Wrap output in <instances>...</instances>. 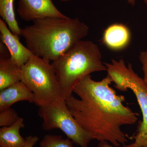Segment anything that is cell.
<instances>
[{
  "label": "cell",
  "mask_w": 147,
  "mask_h": 147,
  "mask_svg": "<svg viewBox=\"0 0 147 147\" xmlns=\"http://www.w3.org/2000/svg\"><path fill=\"white\" fill-rule=\"evenodd\" d=\"M73 142L70 139H64L59 135L47 134L40 143V147H73Z\"/></svg>",
  "instance_id": "14"
},
{
  "label": "cell",
  "mask_w": 147,
  "mask_h": 147,
  "mask_svg": "<svg viewBox=\"0 0 147 147\" xmlns=\"http://www.w3.org/2000/svg\"><path fill=\"white\" fill-rule=\"evenodd\" d=\"M130 37V31L127 27L121 24H114L105 30L102 42L111 50H120L128 45Z\"/></svg>",
  "instance_id": "11"
},
{
  "label": "cell",
  "mask_w": 147,
  "mask_h": 147,
  "mask_svg": "<svg viewBox=\"0 0 147 147\" xmlns=\"http://www.w3.org/2000/svg\"><path fill=\"white\" fill-rule=\"evenodd\" d=\"M6 46L0 43V91L21 81V67L11 60L7 55Z\"/></svg>",
  "instance_id": "9"
},
{
  "label": "cell",
  "mask_w": 147,
  "mask_h": 147,
  "mask_svg": "<svg viewBox=\"0 0 147 147\" xmlns=\"http://www.w3.org/2000/svg\"><path fill=\"white\" fill-rule=\"evenodd\" d=\"M24 119L20 117L12 125L0 128V147H22L26 142L20 133L21 128H24Z\"/></svg>",
  "instance_id": "12"
},
{
  "label": "cell",
  "mask_w": 147,
  "mask_h": 147,
  "mask_svg": "<svg viewBox=\"0 0 147 147\" xmlns=\"http://www.w3.org/2000/svg\"><path fill=\"white\" fill-rule=\"evenodd\" d=\"M14 0H0V16L14 35L19 37L21 29L16 21L13 8Z\"/></svg>",
  "instance_id": "13"
},
{
  "label": "cell",
  "mask_w": 147,
  "mask_h": 147,
  "mask_svg": "<svg viewBox=\"0 0 147 147\" xmlns=\"http://www.w3.org/2000/svg\"><path fill=\"white\" fill-rule=\"evenodd\" d=\"M18 15L26 21L48 17L68 18L58 10L52 0H18Z\"/></svg>",
  "instance_id": "7"
},
{
  "label": "cell",
  "mask_w": 147,
  "mask_h": 147,
  "mask_svg": "<svg viewBox=\"0 0 147 147\" xmlns=\"http://www.w3.org/2000/svg\"><path fill=\"white\" fill-rule=\"evenodd\" d=\"M89 28L78 18L48 17L33 21L21 29V36L33 55L53 62L88 33Z\"/></svg>",
  "instance_id": "2"
},
{
  "label": "cell",
  "mask_w": 147,
  "mask_h": 147,
  "mask_svg": "<svg viewBox=\"0 0 147 147\" xmlns=\"http://www.w3.org/2000/svg\"><path fill=\"white\" fill-rule=\"evenodd\" d=\"M99 47L90 40H80L57 59L51 62L59 84L61 97L72 95L74 88L91 74L107 71Z\"/></svg>",
  "instance_id": "3"
},
{
  "label": "cell",
  "mask_w": 147,
  "mask_h": 147,
  "mask_svg": "<svg viewBox=\"0 0 147 147\" xmlns=\"http://www.w3.org/2000/svg\"><path fill=\"white\" fill-rule=\"evenodd\" d=\"M21 69V81L33 94L37 106L48 105L61 98L59 84L50 61L33 55Z\"/></svg>",
  "instance_id": "4"
},
{
  "label": "cell",
  "mask_w": 147,
  "mask_h": 147,
  "mask_svg": "<svg viewBox=\"0 0 147 147\" xmlns=\"http://www.w3.org/2000/svg\"><path fill=\"white\" fill-rule=\"evenodd\" d=\"M143 1H144V3L145 4H146L147 9V0H143Z\"/></svg>",
  "instance_id": "20"
},
{
  "label": "cell",
  "mask_w": 147,
  "mask_h": 147,
  "mask_svg": "<svg viewBox=\"0 0 147 147\" xmlns=\"http://www.w3.org/2000/svg\"><path fill=\"white\" fill-rule=\"evenodd\" d=\"M97 147H116L115 146H113L112 145L109 144L108 142H106V141H102V142H99L98 146ZM121 147H135L134 143H131L130 144L127 145V146H124Z\"/></svg>",
  "instance_id": "18"
},
{
  "label": "cell",
  "mask_w": 147,
  "mask_h": 147,
  "mask_svg": "<svg viewBox=\"0 0 147 147\" xmlns=\"http://www.w3.org/2000/svg\"><path fill=\"white\" fill-rule=\"evenodd\" d=\"M139 60L142 64V68L144 73L143 81L147 88V50L140 53Z\"/></svg>",
  "instance_id": "16"
},
{
  "label": "cell",
  "mask_w": 147,
  "mask_h": 147,
  "mask_svg": "<svg viewBox=\"0 0 147 147\" xmlns=\"http://www.w3.org/2000/svg\"><path fill=\"white\" fill-rule=\"evenodd\" d=\"M62 2H67L71 1V0H60ZM129 3L131 4L132 6H134L136 3V0H127Z\"/></svg>",
  "instance_id": "19"
},
{
  "label": "cell",
  "mask_w": 147,
  "mask_h": 147,
  "mask_svg": "<svg viewBox=\"0 0 147 147\" xmlns=\"http://www.w3.org/2000/svg\"><path fill=\"white\" fill-rule=\"evenodd\" d=\"M0 32L1 40L8 49L11 60L17 66L21 67L34 55L20 42L19 37L11 32L2 19H0Z\"/></svg>",
  "instance_id": "8"
},
{
  "label": "cell",
  "mask_w": 147,
  "mask_h": 147,
  "mask_svg": "<svg viewBox=\"0 0 147 147\" xmlns=\"http://www.w3.org/2000/svg\"><path fill=\"white\" fill-rule=\"evenodd\" d=\"M108 74L117 89L122 92L130 90L134 93L142 115V121L134 134L135 147H147V88L143 79L133 69L131 64L127 66L123 59L104 63Z\"/></svg>",
  "instance_id": "5"
},
{
  "label": "cell",
  "mask_w": 147,
  "mask_h": 147,
  "mask_svg": "<svg viewBox=\"0 0 147 147\" xmlns=\"http://www.w3.org/2000/svg\"><path fill=\"white\" fill-rule=\"evenodd\" d=\"M38 115L43 121L42 127L44 131L61 129L68 139L81 147H88L93 140L71 115L65 99L61 97L48 105L40 106Z\"/></svg>",
  "instance_id": "6"
},
{
  "label": "cell",
  "mask_w": 147,
  "mask_h": 147,
  "mask_svg": "<svg viewBox=\"0 0 147 147\" xmlns=\"http://www.w3.org/2000/svg\"><path fill=\"white\" fill-rule=\"evenodd\" d=\"M112 82L108 74L100 81L88 75L74 88L79 98L72 95L65 100L74 118L93 139L119 147L128 141L122 127L134 124L139 114L124 105L125 97L110 87Z\"/></svg>",
  "instance_id": "1"
},
{
  "label": "cell",
  "mask_w": 147,
  "mask_h": 147,
  "mask_svg": "<svg viewBox=\"0 0 147 147\" xmlns=\"http://www.w3.org/2000/svg\"><path fill=\"white\" fill-rule=\"evenodd\" d=\"M20 117L14 109L9 108L0 111V126L8 127L16 122Z\"/></svg>",
  "instance_id": "15"
},
{
  "label": "cell",
  "mask_w": 147,
  "mask_h": 147,
  "mask_svg": "<svg viewBox=\"0 0 147 147\" xmlns=\"http://www.w3.org/2000/svg\"><path fill=\"white\" fill-rule=\"evenodd\" d=\"M39 140V138L36 136L30 135L26 137V142L22 147H33Z\"/></svg>",
  "instance_id": "17"
},
{
  "label": "cell",
  "mask_w": 147,
  "mask_h": 147,
  "mask_svg": "<svg viewBox=\"0 0 147 147\" xmlns=\"http://www.w3.org/2000/svg\"><path fill=\"white\" fill-rule=\"evenodd\" d=\"M21 101L34 102L33 94L21 81L0 91V111Z\"/></svg>",
  "instance_id": "10"
}]
</instances>
